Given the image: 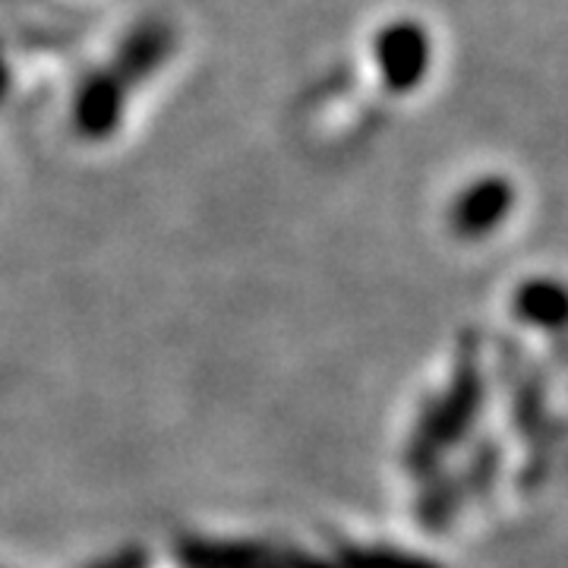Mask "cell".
Instances as JSON below:
<instances>
[{
  "label": "cell",
  "mask_w": 568,
  "mask_h": 568,
  "mask_svg": "<svg viewBox=\"0 0 568 568\" xmlns=\"http://www.w3.org/2000/svg\"><path fill=\"white\" fill-rule=\"evenodd\" d=\"M351 568H420L388 552H351Z\"/></svg>",
  "instance_id": "obj_3"
},
{
  "label": "cell",
  "mask_w": 568,
  "mask_h": 568,
  "mask_svg": "<svg viewBox=\"0 0 568 568\" xmlns=\"http://www.w3.org/2000/svg\"><path fill=\"white\" fill-rule=\"evenodd\" d=\"M521 306L528 313V320L540 325H566L568 323V297L562 287L552 284H534L528 294L521 297Z\"/></svg>",
  "instance_id": "obj_2"
},
{
  "label": "cell",
  "mask_w": 568,
  "mask_h": 568,
  "mask_svg": "<svg viewBox=\"0 0 568 568\" xmlns=\"http://www.w3.org/2000/svg\"><path fill=\"white\" fill-rule=\"evenodd\" d=\"M99 568H142V556H136V552H123V559H118V562H108V566H99Z\"/></svg>",
  "instance_id": "obj_4"
},
{
  "label": "cell",
  "mask_w": 568,
  "mask_h": 568,
  "mask_svg": "<svg viewBox=\"0 0 568 568\" xmlns=\"http://www.w3.org/2000/svg\"><path fill=\"white\" fill-rule=\"evenodd\" d=\"M186 562L193 568H275L265 552L246 547H193L186 549Z\"/></svg>",
  "instance_id": "obj_1"
}]
</instances>
